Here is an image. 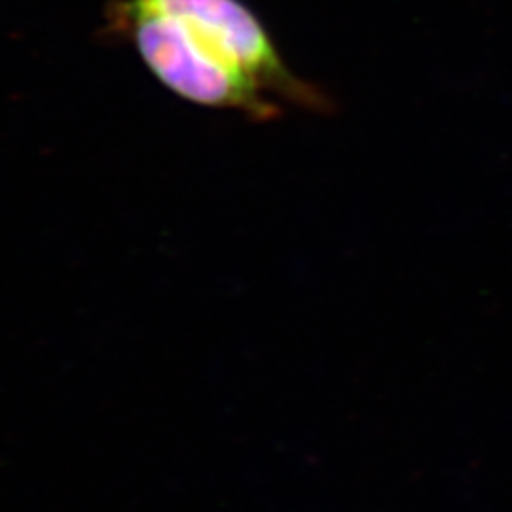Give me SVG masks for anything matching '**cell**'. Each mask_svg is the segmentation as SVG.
Segmentation results:
<instances>
[{"label": "cell", "instance_id": "cell-1", "mask_svg": "<svg viewBox=\"0 0 512 512\" xmlns=\"http://www.w3.org/2000/svg\"><path fill=\"white\" fill-rule=\"evenodd\" d=\"M107 29L128 38L158 82L194 105L239 110L256 122L279 116L270 95L302 109H332L325 93L287 67L241 0H118Z\"/></svg>", "mask_w": 512, "mask_h": 512}]
</instances>
